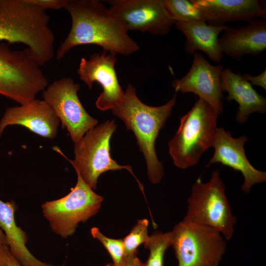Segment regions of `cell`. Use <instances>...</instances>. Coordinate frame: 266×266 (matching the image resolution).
<instances>
[{
	"label": "cell",
	"instance_id": "obj_1",
	"mask_svg": "<svg viewBox=\"0 0 266 266\" xmlns=\"http://www.w3.org/2000/svg\"><path fill=\"white\" fill-rule=\"evenodd\" d=\"M65 9L71 19L70 30L61 44L57 59L61 60L73 47L94 44L103 51L128 56L139 47L119 20L102 2L97 0H68Z\"/></svg>",
	"mask_w": 266,
	"mask_h": 266
},
{
	"label": "cell",
	"instance_id": "obj_2",
	"mask_svg": "<svg viewBox=\"0 0 266 266\" xmlns=\"http://www.w3.org/2000/svg\"><path fill=\"white\" fill-rule=\"evenodd\" d=\"M176 98L175 92L162 105H148L139 99L133 86L129 84L123 101L111 109L115 116L123 120L127 129L133 132L145 158L148 178L153 184L159 183L164 174L162 163L156 153L155 141L160 131L171 114Z\"/></svg>",
	"mask_w": 266,
	"mask_h": 266
},
{
	"label": "cell",
	"instance_id": "obj_3",
	"mask_svg": "<svg viewBox=\"0 0 266 266\" xmlns=\"http://www.w3.org/2000/svg\"><path fill=\"white\" fill-rule=\"evenodd\" d=\"M45 11L26 0H0V41L26 46L41 66L54 55L55 36Z\"/></svg>",
	"mask_w": 266,
	"mask_h": 266
},
{
	"label": "cell",
	"instance_id": "obj_4",
	"mask_svg": "<svg viewBox=\"0 0 266 266\" xmlns=\"http://www.w3.org/2000/svg\"><path fill=\"white\" fill-rule=\"evenodd\" d=\"M219 115L206 101L199 98L181 118L177 132L168 142L169 153L177 167L185 169L196 165L202 154L213 146Z\"/></svg>",
	"mask_w": 266,
	"mask_h": 266
},
{
	"label": "cell",
	"instance_id": "obj_5",
	"mask_svg": "<svg viewBox=\"0 0 266 266\" xmlns=\"http://www.w3.org/2000/svg\"><path fill=\"white\" fill-rule=\"evenodd\" d=\"M40 66L28 48L13 50L0 43V94L20 105L35 100L48 82Z\"/></svg>",
	"mask_w": 266,
	"mask_h": 266
},
{
	"label": "cell",
	"instance_id": "obj_6",
	"mask_svg": "<svg viewBox=\"0 0 266 266\" xmlns=\"http://www.w3.org/2000/svg\"><path fill=\"white\" fill-rule=\"evenodd\" d=\"M116 127L114 120H107L87 132L74 143V160H68L58 148L54 149L68 160L76 172L93 190L97 189L98 178L103 172L125 169L133 176L143 192V186L134 175L132 167L120 165L111 157L110 141Z\"/></svg>",
	"mask_w": 266,
	"mask_h": 266
},
{
	"label": "cell",
	"instance_id": "obj_7",
	"mask_svg": "<svg viewBox=\"0 0 266 266\" xmlns=\"http://www.w3.org/2000/svg\"><path fill=\"white\" fill-rule=\"evenodd\" d=\"M187 202L183 220L210 227L226 240L233 237L237 219L232 213L218 170L212 172L206 183H203L200 177L196 180Z\"/></svg>",
	"mask_w": 266,
	"mask_h": 266
},
{
	"label": "cell",
	"instance_id": "obj_8",
	"mask_svg": "<svg viewBox=\"0 0 266 266\" xmlns=\"http://www.w3.org/2000/svg\"><path fill=\"white\" fill-rule=\"evenodd\" d=\"M172 233L177 266H219L227 246L219 232L183 219L174 226Z\"/></svg>",
	"mask_w": 266,
	"mask_h": 266
},
{
	"label": "cell",
	"instance_id": "obj_9",
	"mask_svg": "<svg viewBox=\"0 0 266 266\" xmlns=\"http://www.w3.org/2000/svg\"><path fill=\"white\" fill-rule=\"evenodd\" d=\"M76 173L77 183L67 195L41 204L42 213L51 230L63 238L72 235L80 222L95 215L103 200Z\"/></svg>",
	"mask_w": 266,
	"mask_h": 266
},
{
	"label": "cell",
	"instance_id": "obj_10",
	"mask_svg": "<svg viewBox=\"0 0 266 266\" xmlns=\"http://www.w3.org/2000/svg\"><path fill=\"white\" fill-rule=\"evenodd\" d=\"M80 85L71 78L63 77L48 85L42 93L43 100L52 108L74 143L98 123L82 105L77 94Z\"/></svg>",
	"mask_w": 266,
	"mask_h": 266
},
{
	"label": "cell",
	"instance_id": "obj_11",
	"mask_svg": "<svg viewBox=\"0 0 266 266\" xmlns=\"http://www.w3.org/2000/svg\"><path fill=\"white\" fill-rule=\"evenodd\" d=\"M109 9L129 31L164 35L175 22L164 7L163 0H110Z\"/></svg>",
	"mask_w": 266,
	"mask_h": 266
},
{
	"label": "cell",
	"instance_id": "obj_12",
	"mask_svg": "<svg viewBox=\"0 0 266 266\" xmlns=\"http://www.w3.org/2000/svg\"><path fill=\"white\" fill-rule=\"evenodd\" d=\"M116 55L103 51L95 53L88 60L81 58L77 74L89 89L98 82L102 91L98 98L96 105L102 111L112 109L123 100L125 92L119 83L115 70Z\"/></svg>",
	"mask_w": 266,
	"mask_h": 266
},
{
	"label": "cell",
	"instance_id": "obj_13",
	"mask_svg": "<svg viewBox=\"0 0 266 266\" xmlns=\"http://www.w3.org/2000/svg\"><path fill=\"white\" fill-rule=\"evenodd\" d=\"M193 55V62L188 72L182 78L174 79L171 86L176 93L198 95L220 114L223 112L221 77L224 66L212 65L200 53Z\"/></svg>",
	"mask_w": 266,
	"mask_h": 266
},
{
	"label": "cell",
	"instance_id": "obj_14",
	"mask_svg": "<svg viewBox=\"0 0 266 266\" xmlns=\"http://www.w3.org/2000/svg\"><path fill=\"white\" fill-rule=\"evenodd\" d=\"M247 139L245 135L234 138L230 132L217 128L212 146L214 154L206 167L219 163L240 171L244 178L241 189L249 193L254 185L266 181V172L255 168L247 159L244 148Z\"/></svg>",
	"mask_w": 266,
	"mask_h": 266
},
{
	"label": "cell",
	"instance_id": "obj_15",
	"mask_svg": "<svg viewBox=\"0 0 266 266\" xmlns=\"http://www.w3.org/2000/svg\"><path fill=\"white\" fill-rule=\"evenodd\" d=\"M60 123L52 108L43 100L35 99L6 109L0 120V137L7 126L19 125L41 137L53 139L57 134Z\"/></svg>",
	"mask_w": 266,
	"mask_h": 266
},
{
	"label": "cell",
	"instance_id": "obj_16",
	"mask_svg": "<svg viewBox=\"0 0 266 266\" xmlns=\"http://www.w3.org/2000/svg\"><path fill=\"white\" fill-rule=\"evenodd\" d=\"M201 12L206 22L214 26L230 22L248 23L257 18L266 19V9L258 0H191Z\"/></svg>",
	"mask_w": 266,
	"mask_h": 266
},
{
	"label": "cell",
	"instance_id": "obj_17",
	"mask_svg": "<svg viewBox=\"0 0 266 266\" xmlns=\"http://www.w3.org/2000/svg\"><path fill=\"white\" fill-rule=\"evenodd\" d=\"M219 37L223 55L239 62L247 55L256 56L266 48V19H257L244 26H227Z\"/></svg>",
	"mask_w": 266,
	"mask_h": 266
},
{
	"label": "cell",
	"instance_id": "obj_18",
	"mask_svg": "<svg viewBox=\"0 0 266 266\" xmlns=\"http://www.w3.org/2000/svg\"><path fill=\"white\" fill-rule=\"evenodd\" d=\"M221 88L222 92L228 93L227 101L234 100L238 103L236 119L239 123L246 122L251 113L266 112V98L254 89L241 73H235L230 68H224L221 74Z\"/></svg>",
	"mask_w": 266,
	"mask_h": 266
},
{
	"label": "cell",
	"instance_id": "obj_19",
	"mask_svg": "<svg viewBox=\"0 0 266 266\" xmlns=\"http://www.w3.org/2000/svg\"><path fill=\"white\" fill-rule=\"evenodd\" d=\"M174 25L186 37L184 49L188 54L201 51L213 62L222 61L224 55L219 45V35L228 25L214 26L205 21L175 22Z\"/></svg>",
	"mask_w": 266,
	"mask_h": 266
},
{
	"label": "cell",
	"instance_id": "obj_20",
	"mask_svg": "<svg viewBox=\"0 0 266 266\" xmlns=\"http://www.w3.org/2000/svg\"><path fill=\"white\" fill-rule=\"evenodd\" d=\"M16 208L13 200L3 202L0 200V229L5 235L11 254L23 266H57L38 260L29 250L27 234L15 222Z\"/></svg>",
	"mask_w": 266,
	"mask_h": 266
},
{
	"label": "cell",
	"instance_id": "obj_21",
	"mask_svg": "<svg viewBox=\"0 0 266 266\" xmlns=\"http://www.w3.org/2000/svg\"><path fill=\"white\" fill-rule=\"evenodd\" d=\"M163 3L167 14L174 22L205 21L200 10L191 0H163Z\"/></svg>",
	"mask_w": 266,
	"mask_h": 266
},
{
	"label": "cell",
	"instance_id": "obj_22",
	"mask_svg": "<svg viewBox=\"0 0 266 266\" xmlns=\"http://www.w3.org/2000/svg\"><path fill=\"white\" fill-rule=\"evenodd\" d=\"M172 232L164 233L155 231L149 236L143 244L145 248L149 250L148 258L144 266H163L164 257L166 250L172 246Z\"/></svg>",
	"mask_w": 266,
	"mask_h": 266
},
{
	"label": "cell",
	"instance_id": "obj_23",
	"mask_svg": "<svg viewBox=\"0 0 266 266\" xmlns=\"http://www.w3.org/2000/svg\"><path fill=\"white\" fill-rule=\"evenodd\" d=\"M148 221L146 219L139 220L130 233L123 239L124 256L137 253L138 247L147 240Z\"/></svg>",
	"mask_w": 266,
	"mask_h": 266
},
{
	"label": "cell",
	"instance_id": "obj_24",
	"mask_svg": "<svg viewBox=\"0 0 266 266\" xmlns=\"http://www.w3.org/2000/svg\"><path fill=\"white\" fill-rule=\"evenodd\" d=\"M90 232L93 237L100 241L107 250L112 259L113 263L118 264L121 263L124 257L123 239L107 237L96 227L92 228Z\"/></svg>",
	"mask_w": 266,
	"mask_h": 266
},
{
	"label": "cell",
	"instance_id": "obj_25",
	"mask_svg": "<svg viewBox=\"0 0 266 266\" xmlns=\"http://www.w3.org/2000/svg\"><path fill=\"white\" fill-rule=\"evenodd\" d=\"M26 1L45 11L48 9L59 10L65 8L68 0H26Z\"/></svg>",
	"mask_w": 266,
	"mask_h": 266
},
{
	"label": "cell",
	"instance_id": "obj_26",
	"mask_svg": "<svg viewBox=\"0 0 266 266\" xmlns=\"http://www.w3.org/2000/svg\"><path fill=\"white\" fill-rule=\"evenodd\" d=\"M243 76L251 85H256L263 88L265 90H266V69L258 75L254 76L248 73H243L242 74Z\"/></svg>",
	"mask_w": 266,
	"mask_h": 266
},
{
	"label": "cell",
	"instance_id": "obj_27",
	"mask_svg": "<svg viewBox=\"0 0 266 266\" xmlns=\"http://www.w3.org/2000/svg\"><path fill=\"white\" fill-rule=\"evenodd\" d=\"M137 253L126 255L121 263L118 264H108L104 266H144L137 257Z\"/></svg>",
	"mask_w": 266,
	"mask_h": 266
},
{
	"label": "cell",
	"instance_id": "obj_28",
	"mask_svg": "<svg viewBox=\"0 0 266 266\" xmlns=\"http://www.w3.org/2000/svg\"><path fill=\"white\" fill-rule=\"evenodd\" d=\"M9 248L6 244H0V266H7L6 256Z\"/></svg>",
	"mask_w": 266,
	"mask_h": 266
},
{
	"label": "cell",
	"instance_id": "obj_29",
	"mask_svg": "<svg viewBox=\"0 0 266 266\" xmlns=\"http://www.w3.org/2000/svg\"><path fill=\"white\" fill-rule=\"evenodd\" d=\"M6 261L7 266H23L11 254L9 249H8L6 253Z\"/></svg>",
	"mask_w": 266,
	"mask_h": 266
},
{
	"label": "cell",
	"instance_id": "obj_30",
	"mask_svg": "<svg viewBox=\"0 0 266 266\" xmlns=\"http://www.w3.org/2000/svg\"><path fill=\"white\" fill-rule=\"evenodd\" d=\"M0 244H7L5 235L3 231L0 229Z\"/></svg>",
	"mask_w": 266,
	"mask_h": 266
}]
</instances>
